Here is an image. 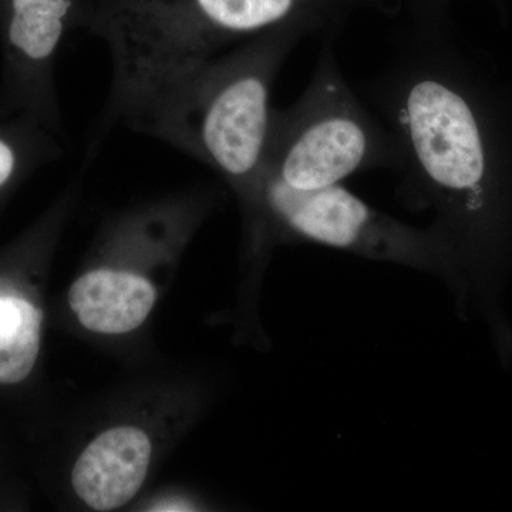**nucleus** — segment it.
I'll return each instance as SVG.
<instances>
[{
	"instance_id": "1",
	"label": "nucleus",
	"mask_w": 512,
	"mask_h": 512,
	"mask_svg": "<svg viewBox=\"0 0 512 512\" xmlns=\"http://www.w3.org/2000/svg\"><path fill=\"white\" fill-rule=\"evenodd\" d=\"M338 9L339 0H100L89 25L109 47L116 106L136 120L225 47L330 30Z\"/></svg>"
},
{
	"instance_id": "2",
	"label": "nucleus",
	"mask_w": 512,
	"mask_h": 512,
	"mask_svg": "<svg viewBox=\"0 0 512 512\" xmlns=\"http://www.w3.org/2000/svg\"><path fill=\"white\" fill-rule=\"evenodd\" d=\"M305 30H276L218 57L137 117L141 126L217 168L251 200L261 183L274 111L272 87Z\"/></svg>"
},
{
	"instance_id": "3",
	"label": "nucleus",
	"mask_w": 512,
	"mask_h": 512,
	"mask_svg": "<svg viewBox=\"0 0 512 512\" xmlns=\"http://www.w3.org/2000/svg\"><path fill=\"white\" fill-rule=\"evenodd\" d=\"M400 165L392 131L353 92L326 40L301 99L274 111L262 180L315 191L379 168L399 171Z\"/></svg>"
},
{
	"instance_id": "4",
	"label": "nucleus",
	"mask_w": 512,
	"mask_h": 512,
	"mask_svg": "<svg viewBox=\"0 0 512 512\" xmlns=\"http://www.w3.org/2000/svg\"><path fill=\"white\" fill-rule=\"evenodd\" d=\"M262 204L295 237L350 254L440 275L451 249L433 228H417L376 210L342 184L296 191L262 180Z\"/></svg>"
},
{
	"instance_id": "5",
	"label": "nucleus",
	"mask_w": 512,
	"mask_h": 512,
	"mask_svg": "<svg viewBox=\"0 0 512 512\" xmlns=\"http://www.w3.org/2000/svg\"><path fill=\"white\" fill-rule=\"evenodd\" d=\"M151 441L136 427L104 431L77 458L74 491L96 511L123 507L140 491L151 460Z\"/></svg>"
},
{
	"instance_id": "6",
	"label": "nucleus",
	"mask_w": 512,
	"mask_h": 512,
	"mask_svg": "<svg viewBox=\"0 0 512 512\" xmlns=\"http://www.w3.org/2000/svg\"><path fill=\"white\" fill-rule=\"evenodd\" d=\"M156 302L154 286L127 271L96 269L80 276L69 291V305L84 328L123 335L140 328Z\"/></svg>"
},
{
	"instance_id": "7",
	"label": "nucleus",
	"mask_w": 512,
	"mask_h": 512,
	"mask_svg": "<svg viewBox=\"0 0 512 512\" xmlns=\"http://www.w3.org/2000/svg\"><path fill=\"white\" fill-rule=\"evenodd\" d=\"M77 0H8V40L30 62L55 55Z\"/></svg>"
},
{
	"instance_id": "8",
	"label": "nucleus",
	"mask_w": 512,
	"mask_h": 512,
	"mask_svg": "<svg viewBox=\"0 0 512 512\" xmlns=\"http://www.w3.org/2000/svg\"><path fill=\"white\" fill-rule=\"evenodd\" d=\"M42 311L16 295H0V384L23 382L40 352Z\"/></svg>"
},
{
	"instance_id": "9",
	"label": "nucleus",
	"mask_w": 512,
	"mask_h": 512,
	"mask_svg": "<svg viewBox=\"0 0 512 512\" xmlns=\"http://www.w3.org/2000/svg\"><path fill=\"white\" fill-rule=\"evenodd\" d=\"M16 167V157L13 148L0 138V187L8 183Z\"/></svg>"
}]
</instances>
